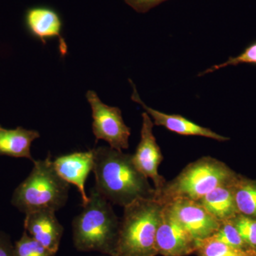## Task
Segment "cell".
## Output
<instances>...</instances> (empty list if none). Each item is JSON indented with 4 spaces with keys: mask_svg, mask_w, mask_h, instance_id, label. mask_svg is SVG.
Instances as JSON below:
<instances>
[{
    "mask_svg": "<svg viewBox=\"0 0 256 256\" xmlns=\"http://www.w3.org/2000/svg\"><path fill=\"white\" fill-rule=\"evenodd\" d=\"M94 150L95 188L110 203L126 206L140 198H154L156 190L134 166L132 156L110 146Z\"/></svg>",
    "mask_w": 256,
    "mask_h": 256,
    "instance_id": "cell-1",
    "label": "cell"
},
{
    "mask_svg": "<svg viewBox=\"0 0 256 256\" xmlns=\"http://www.w3.org/2000/svg\"><path fill=\"white\" fill-rule=\"evenodd\" d=\"M89 201L73 222L74 246L79 252H98L112 256L120 223L111 203L94 186Z\"/></svg>",
    "mask_w": 256,
    "mask_h": 256,
    "instance_id": "cell-2",
    "label": "cell"
},
{
    "mask_svg": "<svg viewBox=\"0 0 256 256\" xmlns=\"http://www.w3.org/2000/svg\"><path fill=\"white\" fill-rule=\"evenodd\" d=\"M163 205L140 198L124 207L112 256H156V234Z\"/></svg>",
    "mask_w": 256,
    "mask_h": 256,
    "instance_id": "cell-3",
    "label": "cell"
},
{
    "mask_svg": "<svg viewBox=\"0 0 256 256\" xmlns=\"http://www.w3.org/2000/svg\"><path fill=\"white\" fill-rule=\"evenodd\" d=\"M33 162L31 173L14 190L12 204L25 214L40 210L57 212L66 204L69 184L56 171L50 154Z\"/></svg>",
    "mask_w": 256,
    "mask_h": 256,
    "instance_id": "cell-4",
    "label": "cell"
},
{
    "mask_svg": "<svg viewBox=\"0 0 256 256\" xmlns=\"http://www.w3.org/2000/svg\"><path fill=\"white\" fill-rule=\"evenodd\" d=\"M236 178L222 162L204 156L190 163L174 180L166 182L154 198L162 205L180 198L200 201L212 190L230 184Z\"/></svg>",
    "mask_w": 256,
    "mask_h": 256,
    "instance_id": "cell-5",
    "label": "cell"
},
{
    "mask_svg": "<svg viewBox=\"0 0 256 256\" xmlns=\"http://www.w3.org/2000/svg\"><path fill=\"white\" fill-rule=\"evenodd\" d=\"M86 98L92 107V132L96 141L105 140L117 150L128 149L131 130L124 124L121 110L104 104L92 90L87 92Z\"/></svg>",
    "mask_w": 256,
    "mask_h": 256,
    "instance_id": "cell-6",
    "label": "cell"
},
{
    "mask_svg": "<svg viewBox=\"0 0 256 256\" xmlns=\"http://www.w3.org/2000/svg\"><path fill=\"white\" fill-rule=\"evenodd\" d=\"M163 206L196 242L213 236L222 223L198 201L180 198Z\"/></svg>",
    "mask_w": 256,
    "mask_h": 256,
    "instance_id": "cell-7",
    "label": "cell"
},
{
    "mask_svg": "<svg viewBox=\"0 0 256 256\" xmlns=\"http://www.w3.org/2000/svg\"><path fill=\"white\" fill-rule=\"evenodd\" d=\"M142 118L140 141L136 153L132 156V161L134 166L142 174L152 180L156 194L166 184V180L158 172V168L162 161L163 156L153 134L154 122L146 112H143Z\"/></svg>",
    "mask_w": 256,
    "mask_h": 256,
    "instance_id": "cell-8",
    "label": "cell"
},
{
    "mask_svg": "<svg viewBox=\"0 0 256 256\" xmlns=\"http://www.w3.org/2000/svg\"><path fill=\"white\" fill-rule=\"evenodd\" d=\"M156 248L163 256H186L196 250V240L164 206L156 230Z\"/></svg>",
    "mask_w": 256,
    "mask_h": 256,
    "instance_id": "cell-9",
    "label": "cell"
},
{
    "mask_svg": "<svg viewBox=\"0 0 256 256\" xmlns=\"http://www.w3.org/2000/svg\"><path fill=\"white\" fill-rule=\"evenodd\" d=\"M56 171L64 181L75 185L80 192L82 206L89 201L86 182L94 166V150L58 156L53 161Z\"/></svg>",
    "mask_w": 256,
    "mask_h": 256,
    "instance_id": "cell-10",
    "label": "cell"
},
{
    "mask_svg": "<svg viewBox=\"0 0 256 256\" xmlns=\"http://www.w3.org/2000/svg\"><path fill=\"white\" fill-rule=\"evenodd\" d=\"M133 88V94L131 98L134 102L139 104L142 106L143 109L146 111V114L154 120V124L158 126H163L171 132L178 133V134L186 136H201V137L208 138L210 139L224 142L228 140V138L217 134L210 128L202 127L200 124L192 122L190 120L180 116V114H168L160 112L146 105L141 100L139 94L136 89V85L132 80H130Z\"/></svg>",
    "mask_w": 256,
    "mask_h": 256,
    "instance_id": "cell-11",
    "label": "cell"
},
{
    "mask_svg": "<svg viewBox=\"0 0 256 256\" xmlns=\"http://www.w3.org/2000/svg\"><path fill=\"white\" fill-rule=\"evenodd\" d=\"M55 212L52 210H40L26 214L24 230L53 254L60 248L64 234V227L60 223Z\"/></svg>",
    "mask_w": 256,
    "mask_h": 256,
    "instance_id": "cell-12",
    "label": "cell"
},
{
    "mask_svg": "<svg viewBox=\"0 0 256 256\" xmlns=\"http://www.w3.org/2000/svg\"><path fill=\"white\" fill-rule=\"evenodd\" d=\"M25 24L32 36L46 44V40L58 37L62 55L67 53V45L62 36V22L54 10L47 8H32L26 12Z\"/></svg>",
    "mask_w": 256,
    "mask_h": 256,
    "instance_id": "cell-13",
    "label": "cell"
},
{
    "mask_svg": "<svg viewBox=\"0 0 256 256\" xmlns=\"http://www.w3.org/2000/svg\"><path fill=\"white\" fill-rule=\"evenodd\" d=\"M40 137L36 130L22 127L8 130L0 126V156L26 158L34 162L30 148L32 142Z\"/></svg>",
    "mask_w": 256,
    "mask_h": 256,
    "instance_id": "cell-14",
    "label": "cell"
},
{
    "mask_svg": "<svg viewBox=\"0 0 256 256\" xmlns=\"http://www.w3.org/2000/svg\"><path fill=\"white\" fill-rule=\"evenodd\" d=\"M233 183L218 186L198 201L222 222L233 220L239 214L234 200Z\"/></svg>",
    "mask_w": 256,
    "mask_h": 256,
    "instance_id": "cell-15",
    "label": "cell"
},
{
    "mask_svg": "<svg viewBox=\"0 0 256 256\" xmlns=\"http://www.w3.org/2000/svg\"><path fill=\"white\" fill-rule=\"evenodd\" d=\"M232 188L238 213L250 218L256 217V182L237 176Z\"/></svg>",
    "mask_w": 256,
    "mask_h": 256,
    "instance_id": "cell-16",
    "label": "cell"
},
{
    "mask_svg": "<svg viewBox=\"0 0 256 256\" xmlns=\"http://www.w3.org/2000/svg\"><path fill=\"white\" fill-rule=\"evenodd\" d=\"M198 256H256L254 249H240L230 246L214 236L196 242Z\"/></svg>",
    "mask_w": 256,
    "mask_h": 256,
    "instance_id": "cell-17",
    "label": "cell"
},
{
    "mask_svg": "<svg viewBox=\"0 0 256 256\" xmlns=\"http://www.w3.org/2000/svg\"><path fill=\"white\" fill-rule=\"evenodd\" d=\"M15 256H55L24 230L14 245Z\"/></svg>",
    "mask_w": 256,
    "mask_h": 256,
    "instance_id": "cell-18",
    "label": "cell"
},
{
    "mask_svg": "<svg viewBox=\"0 0 256 256\" xmlns=\"http://www.w3.org/2000/svg\"><path fill=\"white\" fill-rule=\"evenodd\" d=\"M213 236L230 246L240 249H252L242 240L232 220L222 222L220 228Z\"/></svg>",
    "mask_w": 256,
    "mask_h": 256,
    "instance_id": "cell-19",
    "label": "cell"
},
{
    "mask_svg": "<svg viewBox=\"0 0 256 256\" xmlns=\"http://www.w3.org/2000/svg\"><path fill=\"white\" fill-rule=\"evenodd\" d=\"M232 220L242 240L256 250V220L239 214Z\"/></svg>",
    "mask_w": 256,
    "mask_h": 256,
    "instance_id": "cell-20",
    "label": "cell"
},
{
    "mask_svg": "<svg viewBox=\"0 0 256 256\" xmlns=\"http://www.w3.org/2000/svg\"><path fill=\"white\" fill-rule=\"evenodd\" d=\"M242 64H256V42L250 44L240 54L235 57H230L226 62L218 65L213 66L204 72L198 74V76H202L206 74L213 73L218 69L225 68L228 66H237Z\"/></svg>",
    "mask_w": 256,
    "mask_h": 256,
    "instance_id": "cell-21",
    "label": "cell"
},
{
    "mask_svg": "<svg viewBox=\"0 0 256 256\" xmlns=\"http://www.w3.org/2000/svg\"><path fill=\"white\" fill-rule=\"evenodd\" d=\"M0 256H15L11 239L2 232H0Z\"/></svg>",
    "mask_w": 256,
    "mask_h": 256,
    "instance_id": "cell-22",
    "label": "cell"
},
{
    "mask_svg": "<svg viewBox=\"0 0 256 256\" xmlns=\"http://www.w3.org/2000/svg\"><path fill=\"white\" fill-rule=\"evenodd\" d=\"M128 4L138 12H146L164 0H126Z\"/></svg>",
    "mask_w": 256,
    "mask_h": 256,
    "instance_id": "cell-23",
    "label": "cell"
},
{
    "mask_svg": "<svg viewBox=\"0 0 256 256\" xmlns=\"http://www.w3.org/2000/svg\"></svg>",
    "mask_w": 256,
    "mask_h": 256,
    "instance_id": "cell-24",
    "label": "cell"
}]
</instances>
